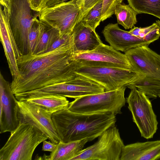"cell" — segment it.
Here are the masks:
<instances>
[{
    "label": "cell",
    "instance_id": "obj_18",
    "mask_svg": "<svg viewBox=\"0 0 160 160\" xmlns=\"http://www.w3.org/2000/svg\"><path fill=\"white\" fill-rule=\"evenodd\" d=\"M72 35L74 53L92 51L102 43L95 30L85 25L81 21L74 26Z\"/></svg>",
    "mask_w": 160,
    "mask_h": 160
},
{
    "label": "cell",
    "instance_id": "obj_35",
    "mask_svg": "<svg viewBox=\"0 0 160 160\" xmlns=\"http://www.w3.org/2000/svg\"><path fill=\"white\" fill-rule=\"evenodd\" d=\"M158 96L160 98V92L158 94Z\"/></svg>",
    "mask_w": 160,
    "mask_h": 160
},
{
    "label": "cell",
    "instance_id": "obj_21",
    "mask_svg": "<svg viewBox=\"0 0 160 160\" xmlns=\"http://www.w3.org/2000/svg\"><path fill=\"white\" fill-rule=\"evenodd\" d=\"M135 87L149 98H156L160 92V81L142 75L128 88Z\"/></svg>",
    "mask_w": 160,
    "mask_h": 160
},
{
    "label": "cell",
    "instance_id": "obj_34",
    "mask_svg": "<svg viewBox=\"0 0 160 160\" xmlns=\"http://www.w3.org/2000/svg\"><path fill=\"white\" fill-rule=\"evenodd\" d=\"M1 5L6 7L8 10L9 8L10 0H0Z\"/></svg>",
    "mask_w": 160,
    "mask_h": 160
},
{
    "label": "cell",
    "instance_id": "obj_23",
    "mask_svg": "<svg viewBox=\"0 0 160 160\" xmlns=\"http://www.w3.org/2000/svg\"><path fill=\"white\" fill-rule=\"evenodd\" d=\"M138 13L152 15L160 19V0H127Z\"/></svg>",
    "mask_w": 160,
    "mask_h": 160
},
{
    "label": "cell",
    "instance_id": "obj_27",
    "mask_svg": "<svg viewBox=\"0 0 160 160\" xmlns=\"http://www.w3.org/2000/svg\"><path fill=\"white\" fill-rule=\"evenodd\" d=\"M123 0H102V7L101 17L103 21L111 17L114 13L116 6L121 3Z\"/></svg>",
    "mask_w": 160,
    "mask_h": 160
},
{
    "label": "cell",
    "instance_id": "obj_16",
    "mask_svg": "<svg viewBox=\"0 0 160 160\" xmlns=\"http://www.w3.org/2000/svg\"><path fill=\"white\" fill-rule=\"evenodd\" d=\"M102 33L110 46L119 51L125 52L139 46H148L151 43L143 38L137 37L129 31L121 29L118 23L108 24L104 28Z\"/></svg>",
    "mask_w": 160,
    "mask_h": 160
},
{
    "label": "cell",
    "instance_id": "obj_3",
    "mask_svg": "<svg viewBox=\"0 0 160 160\" xmlns=\"http://www.w3.org/2000/svg\"><path fill=\"white\" fill-rule=\"evenodd\" d=\"M0 150V160H31L37 147L48 139L35 126L20 123Z\"/></svg>",
    "mask_w": 160,
    "mask_h": 160
},
{
    "label": "cell",
    "instance_id": "obj_7",
    "mask_svg": "<svg viewBox=\"0 0 160 160\" xmlns=\"http://www.w3.org/2000/svg\"><path fill=\"white\" fill-rule=\"evenodd\" d=\"M125 146L115 125L105 131L93 145L83 149L72 160H120Z\"/></svg>",
    "mask_w": 160,
    "mask_h": 160
},
{
    "label": "cell",
    "instance_id": "obj_30",
    "mask_svg": "<svg viewBox=\"0 0 160 160\" xmlns=\"http://www.w3.org/2000/svg\"><path fill=\"white\" fill-rule=\"evenodd\" d=\"M156 26L143 38L144 40L151 43L158 40L160 37V21L157 20Z\"/></svg>",
    "mask_w": 160,
    "mask_h": 160
},
{
    "label": "cell",
    "instance_id": "obj_9",
    "mask_svg": "<svg viewBox=\"0 0 160 160\" xmlns=\"http://www.w3.org/2000/svg\"><path fill=\"white\" fill-rule=\"evenodd\" d=\"M38 19L57 29L61 35L72 31L80 21V11L76 0H69L38 12Z\"/></svg>",
    "mask_w": 160,
    "mask_h": 160
},
{
    "label": "cell",
    "instance_id": "obj_25",
    "mask_svg": "<svg viewBox=\"0 0 160 160\" xmlns=\"http://www.w3.org/2000/svg\"><path fill=\"white\" fill-rule=\"evenodd\" d=\"M44 28V23L36 17L32 24L28 36L29 53H33L42 35Z\"/></svg>",
    "mask_w": 160,
    "mask_h": 160
},
{
    "label": "cell",
    "instance_id": "obj_15",
    "mask_svg": "<svg viewBox=\"0 0 160 160\" xmlns=\"http://www.w3.org/2000/svg\"><path fill=\"white\" fill-rule=\"evenodd\" d=\"M7 8L0 6V37L4 53L8 64L12 80L19 76L17 59L21 55L13 35L9 23Z\"/></svg>",
    "mask_w": 160,
    "mask_h": 160
},
{
    "label": "cell",
    "instance_id": "obj_10",
    "mask_svg": "<svg viewBox=\"0 0 160 160\" xmlns=\"http://www.w3.org/2000/svg\"><path fill=\"white\" fill-rule=\"evenodd\" d=\"M72 58L76 68L81 66L108 67L132 70L125 54L103 43L92 51L73 53Z\"/></svg>",
    "mask_w": 160,
    "mask_h": 160
},
{
    "label": "cell",
    "instance_id": "obj_24",
    "mask_svg": "<svg viewBox=\"0 0 160 160\" xmlns=\"http://www.w3.org/2000/svg\"><path fill=\"white\" fill-rule=\"evenodd\" d=\"M44 23V32L32 54L37 55L45 53L61 35L57 29Z\"/></svg>",
    "mask_w": 160,
    "mask_h": 160
},
{
    "label": "cell",
    "instance_id": "obj_17",
    "mask_svg": "<svg viewBox=\"0 0 160 160\" xmlns=\"http://www.w3.org/2000/svg\"><path fill=\"white\" fill-rule=\"evenodd\" d=\"M160 159V140L137 142L125 145L120 160H155Z\"/></svg>",
    "mask_w": 160,
    "mask_h": 160
},
{
    "label": "cell",
    "instance_id": "obj_6",
    "mask_svg": "<svg viewBox=\"0 0 160 160\" xmlns=\"http://www.w3.org/2000/svg\"><path fill=\"white\" fill-rule=\"evenodd\" d=\"M126 98L128 108L131 112L133 122L142 137L148 139L153 138L158 129V122L149 98L135 87Z\"/></svg>",
    "mask_w": 160,
    "mask_h": 160
},
{
    "label": "cell",
    "instance_id": "obj_19",
    "mask_svg": "<svg viewBox=\"0 0 160 160\" xmlns=\"http://www.w3.org/2000/svg\"><path fill=\"white\" fill-rule=\"evenodd\" d=\"M23 101L33 104L52 115L68 108L69 103L65 97L51 94L30 97Z\"/></svg>",
    "mask_w": 160,
    "mask_h": 160
},
{
    "label": "cell",
    "instance_id": "obj_20",
    "mask_svg": "<svg viewBox=\"0 0 160 160\" xmlns=\"http://www.w3.org/2000/svg\"><path fill=\"white\" fill-rule=\"evenodd\" d=\"M88 142V139L63 142L60 141L57 147L49 156H45L46 159L50 160H72L83 149Z\"/></svg>",
    "mask_w": 160,
    "mask_h": 160
},
{
    "label": "cell",
    "instance_id": "obj_32",
    "mask_svg": "<svg viewBox=\"0 0 160 160\" xmlns=\"http://www.w3.org/2000/svg\"><path fill=\"white\" fill-rule=\"evenodd\" d=\"M57 145V144L54 143L51 141H47L45 140L43 142L42 150L44 151L52 152L56 149Z\"/></svg>",
    "mask_w": 160,
    "mask_h": 160
},
{
    "label": "cell",
    "instance_id": "obj_5",
    "mask_svg": "<svg viewBox=\"0 0 160 160\" xmlns=\"http://www.w3.org/2000/svg\"><path fill=\"white\" fill-rule=\"evenodd\" d=\"M75 73L101 85L106 92L128 87L143 75L132 70L108 67L81 66Z\"/></svg>",
    "mask_w": 160,
    "mask_h": 160
},
{
    "label": "cell",
    "instance_id": "obj_22",
    "mask_svg": "<svg viewBox=\"0 0 160 160\" xmlns=\"http://www.w3.org/2000/svg\"><path fill=\"white\" fill-rule=\"evenodd\" d=\"M118 23L125 29L132 28L137 23L138 13L129 4L120 3L116 7L114 13Z\"/></svg>",
    "mask_w": 160,
    "mask_h": 160
},
{
    "label": "cell",
    "instance_id": "obj_33",
    "mask_svg": "<svg viewBox=\"0 0 160 160\" xmlns=\"http://www.w3.org/2000/svg\"><path fill=\"white\" fill-rule=\"evenodd\" d=\"M67 0H45L43 3L41 10L57 4L66 1Z\"/></svg>",
    "mask_w": 160,
    "mask_h": 160
},
{
    "label": "cell",
    "instance_id": "obj_26",
    "mask_svg": "<svg viewBox=\"0 0 160 160\" xmlns=\"http://www.w3.org/2000/svg\"><path fill=\"white\" fill-rule=\"evenodd\" d=\"M102 0H101L82 18L80 21L85 25L95 30L101 21Z\"/></svg>",
    "mask_w": 160,
    "mask_h": 160
},
{
    "label": "cell",
    "instance_id": "obj_1",
    "mask_svg": "<svg viewBox=\"0 0 160 160\" xmlns=\"http://www.w3.org/2000/svg\"><path fill=\"white\" fill-rule=\"evenodd\" d=\"M73 37L55 49L44 53L21 55L17 59L18 77L10 84L14 94L63 83L77 75L72 58Z\"/></svg>",
    "mask_w": 160,
    "mask_h": 160
},
{
    "label": "cell",
    "instance_id": "obj_4",
    "mask_svg": "<svg viewBox=\"0 0 160 160\" xmlns=\"http://www.w3.org/2000/svg\"><path fill=\"white\" fill-rule=\"evenodd\" d=\"M126 87L87 95L69 102L68 109L82 114L111 112L116 115L122 113L121 109L126 102L125 92Z\"/></svg>",
    "mask_w": 160,
    "mask_h": 160
},
{
    "label": "cell",
    "instance_id": "obj_11",
    "mask_svg": "<svg viewBox=\"0 0 160 160\" xmlns=\"http://www.w3.org/2000/svg\"><path fill=\"white\" fill-rule=\"evenodd\" d=\"M77 75L75 78L67 82L54 84L28 92L26 93V95L29 97H32L51 94L75 99L83 96L105 91L104 88L97 83Z\"/></svg>",
    "mask_w": 160,
    "mask_h": 160
},
{
    "label": "cell",
    "instance_id": "obj_13",
    "mask_svg": "<svg viewBox=\"0 0 160 160\" xmlns=\"http://www.w3.org/2000/svg\"><path fill=\"white\" fill-rule=\"evenodd\" d=\"M18 100L10 84L0 72V132H11L19 124Z\"/></svg>",
    "mask_w": 160,
    "mask_h": 160
},
{
    "label": "cell",
    "instance_id": "obj_31",
    "mask_svg": "<svg viewBox=\"0 0 160 160\" xmlns=\"http://www.w3.org/2000/svg\"><path fill=\"white\" fill-rule=\"evenodd\" d=\"M45 0H29L30 6L33 11L38 12L41 11Z\"/></svg>",
    "mask_w": 160,
    "mask_h": 160
},
{
    "label": "cell",
    "instance_id": "obj_29",
    "mask_svg": "<svg viewBox=\"0 0 160 160\" xmlns=\"http://www.w3.org/2000/svg\"><path fill=\"white\" fill-rule=\"evenodd\" d=\"M157 22L153 23L152 25L144 28L134 27L129 32L133 35L140 38H143L149 33L157 25Z\"/></svg>",
    "mask_w": 160,
    "mask_h": 160
},
{
    "label": "cell",
    "instance_id": "obj_2",
    "mask_svg": "<svg viewBox=\"0 0 160 160\" xmlns=\"http://www.w3.org/2000/svg\"><path fill=\"white\" fill-rule=\"evenodd\" d=\"M52 119L60 140L63 142L85 139L92 141L116 122V115L111 112L82 114L68 108L53 113Z\"/></svg>",
    "mask_w": 160,
    "mask_h": 160
},
{
    "label": "cell",
    "instance_id": "obj_28",
    "mask_svg": "<svg viewBox=\"0 0 160 160\" xmlns=\"http://www.w3.org/2000/svg\"><path fill=\"white\" fill-rule=\"evenodd\" d=\"M101 0H76L80 9V21L88 12Z\"/></svg>",
    "mask_w": 160,
    "mask_h": 160
},
{
    "label": "cell",
    "instance_id": "obj_12",
    "mask_svg": "<svg viewBox=\"0 0 160 160\" xmlns=\"http://www.w3.org/2000/svg\"><path fill=\"white\" fill-rule=\"evenodd\" d=\"M19 122L28 124L39 129L52 142L60 141L52 119V115L26 101L18 102Z\"/></svg>",
    "mask_w": 160,
    "mask_h": 160
},
{
    "label": "cell",
    "instance_id": "obj_14",
    "mask_svg": "<svg viewBox=\"0 0 160 160\" xmlns=\"http://www.w3.org/2000/svg\"><path fill=\"white\" fill-rule=\"evenodd\" d=\"M125 54L133 71L160 81V54L146 46L132 49Z\"/></svg>",
    "mask_w": 160,
    "mask_h": 160
},
{
    "label": "cell",
    "instance_id": "obj_8",
    "mask_svg": "<svg viewBox=\"0 0 160 160\" xmlns=\"http://www.w3.org/2000/svg\"><path fill=\"white\" fill-rule=\"evenodd\" d=\"M29 0H10L9 23L21 55L29 53L28 36L37 17L32 13Z\"/></svg>",
    "mask_w": 160,
    "mask_h": 160
}]
</instances>
